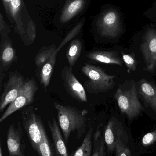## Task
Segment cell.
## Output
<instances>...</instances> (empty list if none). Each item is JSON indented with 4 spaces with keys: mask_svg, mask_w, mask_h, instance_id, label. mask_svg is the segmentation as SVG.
<instances>
[{
    "mask_svg": "<svg viewBox=\"0 0 156 156\" xmlns=\"http://www.w3.org/2000/svg\"><path fill=\"white\" fill-rule=\"evenodd\" d=\"M53 105L57 112L60 126L65 142L67 143L71 134L75 131L77 133V138H82L86 133L88 111L62 105L56 102H54Z\"/></svg>",
    "mask_w": 156,
    "mask_h": 156,
    "instance_id": "cell-1",
    "label": "cell"
},
{
    "mask_svg": "<svg viewBox=\"0 0 156 156\" xmlns=\"http://www.w3.org/2000/svg\"><path fill=\"white\" fill-rule=\"evenodd\" d=\"M81 70L89 79L84 86L90 93L105 92L113 88L114 80L116 76L106 74L100 67L86 63Z\"/></svg>",
    "mask_w": 156,
    "mask_h": 156,
    "instance_id": "cell-2",
    "label": "cell"
},
{
    "mask_svg": "<svg viewBox=\"0 0 156 156\" xmlns=\"http://www.w3.org/2000/svg\"><path fill=\"white\" fill-rule=\"evenodd\" d=\"M114 98L121 112L125 114L129 121L133 120L143 110L138 99L135 82L128 90H123L118 88L114 94Z\"/></svg>",
    "mask_w": 156,
    "mask_h": 156,
    "instance_id": "cell-3",
    "label": "cell"
},
{
    "mask_svg": "<svg viewBox=\"0 0 156 156\" xmlns=\"http://www.w3.org/2000/svg\"><path fill=\"white\" fill-rule=\"evenodd\" d=\"M22 119L23 127L31 146L36 152L45 129L41 118L35 112L33 107H28L23 110Z\"/></svg>",
    "mask_w": 156,
    "mask_h": 156,
    "instance_id": "cell-4",
    "label": "cell"
},
{
    "mask_svg": "<svg viewBox=\"0 0 156 156\" xmlns=\"http://www.w3.org/2000/svg\"><path fill=\"white\" fill-rule=\"evenodd\" d=\"M37 83L34 78L26 81L21 91L15 100L11 103L0 118V122L15 112L31 104L34 101L35 96L38 90Z\"/></svg>",
    "mask_w": 156,
    "mask_h": 156,
    "instance_id": "cell-5",
    "label": "cell"
},
{
    "mask_svg": "<svg viewBox=\"0 0 156 156\" xmlns=\"http://www.w3.org/2000/svg\"><path fill=\"white\" fill-rule=\"evenodd\" d=\"M123 122L115 116L111 117L104 126V141L109 156H113L117 141L130 133Z\"/></svg>",
    "mask_w": 156,
    "mask_h": 156,
    "instance_id": "cell-6",
    "label": "cell"
},
{
    "mask_svg": "<svg viewBox=\"0 0 156 156\" xmlns=\"http://www.w3.org/2000/svg\"><path fill=\"white\" fill-rule=\"evenodd\" d=\"M26 81L17 71L10 72L9 77L4 86L0 99V111L2 112L7 105L13 102L21 91Z\"/></svg>",
    "mask_w": 156,
    "mask_h": 156,
    "instance_id": "cell-7",
    "label": "cell"
},
{
    "mask_svg": "<svg viewBox=\"0 0 156 156\" xmlns=\"http://www.w3.org/2000/svg\"><path fill=\"white\" fill-rule=\"evenodd\" d=\"M61 77L67 92L80 102L88 101L85 88L72 72V67L65 66L61 71Z\"/></svg>",
    "mask_w": 156,
    "mask_h": 156,
    "instance_id": "cell-8",
    "label": "cell"
},
{
    "mask_svg": "<svg viewBox=\"0 0 156 156\" xmlns=\"http://www.w3.org/2000/svg\"><path fill=\"white\" fill-rule=\"evenodd\" d=\"M6 144L9 156H26V145L24 133L20 123L11 125L6 136Z\"/></svg>",
    "mask_w": 156,
    "mask_h": 156,
    "instance_id": "cell-9",
    "label": "cell"
},
{
    "mask_svg": "<svg viewBox=\"0 0 156 156\" xmlns=\"http://www.w3.org/2000/svg\"><path fill=\"white\" fill-rule=\"evenodd\" d=\"M141 49L146 65L147 70L154 72L156 67V30H147L144 36Z\"/></svg>",
    "mask_w": 156,
    "mask_h": 156,
    "instance_id": "cell-10",
    "label": "cell"
},
{
    "mask_svg": "<svg viewBox=\"0 0 156 156\" xmlns=\"http://www.w3.org/2000/svg\"><path fill=\"white\" fill-rule=\"evenodd\" d=\"M119 15L114 11L107 12L99 24L100 34L109 38H115L122 32Z\"/></svg>",
    "mask_w": 156,
    "mask_h": 156,
    "instance_id": "cell-11",
    "label": "cell"
},
{
    "mask_svg": "<svg viewBox=\"0 0 156 156\" xmlns=\"http://www.w3.org/2000/svg\"><path fill=\"white\" fill-rule=\"evenodd\" d=\"M0 71H7L17 59L15 49L11 39L7 37L1 38L0 44Z\"/></svg>",
    "mask_w": 156,
    "mask_h": 156,
    "instance_id": "cell-12",
    "label": "cell"
},
{
    "mask_svg": "<svg viewBox=\"0 0 156 156\" xmlns=\"http://www.w3.org/2000/svg\"><path fill=\"white\" fill-rule=\"evenodd\" d=\"M131 132L116 143L113 156H140Z\"/></svg>",
    "mask_w": 156,
    "mask_h": 156,
    "instance_id": "cell-13",
    "label": "cell"
},
{
    "mask_svg": "<svg viewBox=\"0 0 156 156\" xmlns=\"http://www.w3.org/2000/svg\"><path fill=\"white\" fill-rule=\"evenodd\" d=\"M48 126L53 140V148L56 156H69L61 132L56 119L48 121Z\"/></svg>",
    "mask_w": 156,
    "mask_h": 156,
    "instance_id": "cell-14",
    "label": "cell"
},
{
    "mask_svg": "<svg viewBox=\"0 0 156 156\" xmlns=\"http://www.w3.org/2000/svg\"><path fill=\"white\" fill-rule=\"evenodd\" d=\"M136 144L139 154H153L156 149V127L143 135Z\"/></svg>",
    "mask_w": 156,
    "mask_h": 156,
    "instance_id": "cell-15",
    "label": "cell"
},
{
    "mask_svg": "<svg viewBox=\"0 0 156 156\" xmlns=\"http://www.w3.org/2000/svg\"><path fill=\"white\" fill-rule=\"evenodd\" d=\"M89 59L106 64L122 66V62L115 51H95L87 55Z\"/></svg>",
    "mask_w": 156,
    "mask_h": 156,
    "instance_id": "cell-16",
    "label": "cell"
},
{
    "mask_svg": "<svg viewBox=\"0 0 156 156\" xmlns=\"http://www.w3.org/2000/svg\"><path fill=\"white\" fill-rule=\"evenodd\" d=\"M104 127L102 123L97 126L93 134V151L91 156H109L104 141Z\"/></svg>",
    "mask_w": 156,
    "mask_h": 156,
    "instance_id": "cell-17",
    "label": "cell"
},
{
    "mask_svg": "<svg viewBox=\"0 0 156 156\" xmlns=\"http://www.w3.org/2000/svg\"><path fill=\"white\" fill-rule=\"evenodd\" d=\"M56 55H57L54 54L50 59L40 68L39 81L45 89H46L50 83L52 73L56 65Z\"/></svg>",
    "mask_w": 156,
    "mask_h": 156,
    "instance_id": "cell-18",
    "label": "cell"
},
{
    "mask_svg": "<svg viewBox=\"0 0 156 156\" xmlns=\"http://www.w3.org/2000/svg\"><path fill=\"white\" fill-rule=\"evenodd\" d=\"M93 129V127H90L83 139L81 146L72 153L71 156H91Z\"/></svg>",
    "mask_w": 156,
    "mask_h": 156,
    "instance_id": "cell-19",
    "label": "cell"
},
{
    "mask_svg": "<svg viewBox=\"0 0 156 156\" xmlns=\"http://www.w3.org/2000/svg\"><path fill=\"white\" fill-rule=\"evenodd\" d=\"M139 92L146 102L151 105L156 96V88L145 79L139 81Z\"/></svg>",
    "mask_w": 156,
    "mask_h": 156,
    "instance_id": "cell-20",
    "label": "cell"
},
{
    "mask_svg": "<svg viewBox=\"0 0 156 156\" xmlns=\"http://www.w3.org/2000/svg\"><path fill=\"white\" fill-rule=\"evenodd\" d=\"M82 45L81 41L76 39L72 41L67 48L66 57L70 66L73 67L80 56L82 50Z\"/></svg>",
    "mask_w": 156,
    "mask_h": 156,
    "instance_id": "cell-21",
    "label": "cell"
},
{
    "mask_svg": "<svg viewBox=\"0 0 156 156\" xmlns=\"http://www.w3.org/2000/svg\"><path fill=\"white\" fill-rule=\"evenodd\" d=\"M56 49L55 45L41 48L35 58V63L37 67L40 69L54 54H56Z\"/></svg>",
    "mask_w": 156,
    "mask_h": 156,
    "instance_id": "cell-22",
    "label": "cell"
},
{
    "mask_svg": "<svg viewBox=\"0 0 156 156\" xmlns=\"http://www.w3.org/2000/svg\"><path fill=\"white\" fill-rule=\"evenodd\" d=\"M83 5V0H73L65 9L62 17L61 21L67 22L74 16Z\"/></svg>",
    "mask_w": 156,
    "mask_h": 156,
    "instance_id": "cell-23",
    "label": "cell"
},
{
    "mask_svg": "<svg viewBox=\"0 0 156 156\" xmlns=\"http://www.w3.org/2000/svg\"><path fill=\"white\" fill-rule=\"evenodd\" d=\"M36 152L39 156H53L52 147L49 144L45 129L43 131L42 140L38 145Z\"/></svg>",
    "mask_w": 156,
    "mask_h": 156,
    "instance_id": "cell-24",
    "label": "cell"
},
{
    "mask_svg": "<svg viewBox=\"0 0 156 156\" xmlns=\"http://www.w3.org/2000/svg\"><path fill=\"white\" fill-rule=\"evenodd\" d=\"M123 59L129 71H135L137 66V62L134 54H127L122 53Z\"/></svg>",
    "mask_w": 156,
    "mask_h": 156,
    "instance_id": "cell-25",
    "label": "cell"
},
{
    "mask_svg": "<svg viewBox=\"0 0 156 156\" xmlns=\"http://www.w3.org/2000/svg\"><path fill=\"white\" fill-rule=\"evenodd\" d=\"M81 24L78 25L73 30H72V31L67 36V37L64 38V40L62 41V43L60 45L59 47L57 48L56 50V54L57 55V53H58L59 51H60V50L61 49V48L63 47L67 43H68L70 40L72 39V37H74L76 35V34H77L79 30L81 28Z\"/></svg>",
    "mask_w": 156,
    "mask_h": 156,
    "instance_id": "cell-26",
    "label": "cell"
},
{
    "mask_svg": "<svg viewBox=\"0 0 156 156\" xmlns=\"http://www.w3.org/2000/svg\"><path fill=\"white\" fill-rule=\"evenodd\" d=\"M11 10L12 15L15 16L19 11L21 5V0H12L11 3Z\"/></svg>",
    "mask_w": 156,
    "mask_h": 156,
    "instance_id": "cell-27",
    "label": "cell"
},
{
    "mask_svg": "<svg viewBox=\"0 0 156 156\" xmlns=\"http://www.w3.org/2000/svg\"><path fill=\"white\" fill-rule=\"evenodd\" d=\"M151 107L154 109V111L156 112V96L155 99H154L153 101L152 102L151 105Z\"/></svg>",
    "mask_w": 156,
    "mask_h": 156,
    "instance_id": "cell-28",
    "label": "cell"
},
{
    "mask_svg": "<svg viewBox=\"0 0 156 156\" xmlns=\"http://www.w3.org/2000/svg\"><path fill=\"white\" fill-rule=\"evenodd\" d=\"M3 156V155L2 150V144L1 143V145H0V156Z\"/></svg>",
    "mask_w": 156,
    "mask_h": 156,
    "instance_id": "cell-29",
    "label": "cell"
},
{
    "mask_svg": "<svg viewBox=\"0 0 156 156\" xmlns=\"http://www.w3.org/2000/svg\"><path fill=\"white\" fill-rule=\"evenodd\" d=\"M4 2L5 3L8 4L10 3H11V1L12 0H3Z\"/></svg>",
    "mask_w": 156,
    "mask_h": 156,
    "instance_id": "cell-30",
    "label": "cell"
}]
</instances>
